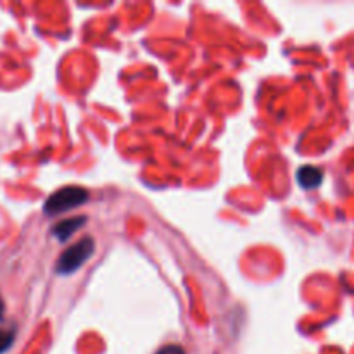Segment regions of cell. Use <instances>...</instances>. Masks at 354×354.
I'll list each match as a JSON object with an SVG mask.
<instances>
[{
	"label": "cell",
	"mask_w": 354,
	"mask_h": 354,
	"mask_svg": "<svg viewBox=\"0 0 354 354\" xmlns=\"http://www.w3.org/2000/svg\"><path fill=\"white\" fill-rule=\"evenodd\" d=\"M93 251H95V245H93L92 239H82V241L76 242L75 245H71V248L62 252L57 261V266H55V272L59 275H71L76 270L82 268V265L86 259L92 258Z\"/></svg>",
	"instance_id": "1"
},
{
	"label": "cell",
	"mask_w": 354,
	"mask_h": 354,
	"mask_svg": "<svg viewBox=\"0 0 354 354\" xmlns=\"http://www.w3.org/2000/svg\"><path fill=\"white\" fill-rule=\"evenodd\" d=\"M3 311H6V308H3V301H2V297H0V320H2V317H3Z\"/></svg>",
	"instance_id": "7"
},
{
	"label": "cell",
	"mask_w": 354,
	"mask_h": 354,
	"mask_svg": "<svg viewBox=\"0 0 354 354\" xmlns=\"http://www.w3.org/2000/svg\"><path fill=\"white\" fill-rule=\"evenodd\" d=\"M156 354H187L185 349L182 348V346H176V344H169V346H165V348L159 349Z\"/></svg>",
	"instance_id": "6"
},
{
	"label": "cell",
	"mask_w": 354,
	"mask_h": 354,
	"mask_svg": "<svg viewBox=\"0 0 354 354\" xmlns=\"http://www.w3.org/2000/svg\"><path fill=\"white\" fill-rule=\"evenodd\" d=\"M297 182L303 189L311 190V189H317L318 185L322 183L324 180V171L317 166H303V168L297 171Z\"/></svg>",
	"instance_id": "3"
},
{
	"label": "cell",
	"mask_w": 354,
	"mask_h": 354,
	"mask_svg": "<svg viewBox=\"0 0 354 354\" xmlns=\"http://www.w3.org/2000/svg\"><path fill=\"white\" fill-rule=\"evenodd\" d=\"M88 201V192L82 187H64L52 194L45 203L44 211L45 214H61L64 211L78 207Z\"/></svg>",
	"instance_id": "2"
},
{
	"label": "cell",
	"mask_w": 354,
	"mask_h": 354,
	"mask_svg": "<svg viewBox=\"0 0 354 354\" xmlns=\"http://www.w3.org/2000/svg\"><path fill=\"white\" fill-rule=\"evenodd\" d=\"M85 225V218H71V220H64L61 223H57L52 230V234L57 237V241L66 242L73 234H75L78 228H82Z\"/></svg>",
	"instance_id": "4"
},
{
	"label": "cell",
	"mask_w": 354,
	"mask_h": 354,
	"mask_svg": "<svg viewBox=\"0 0 354 354\" xmlns=\"http://www.w3.org/2000/svg\"><path fill=\"white\" fill-rule=\"evenodd\" d=\"M14 332L12 330H0V354L6 353L12 346Z\"/></svg>",
	"instance_id": "5"
}]
</instances>
